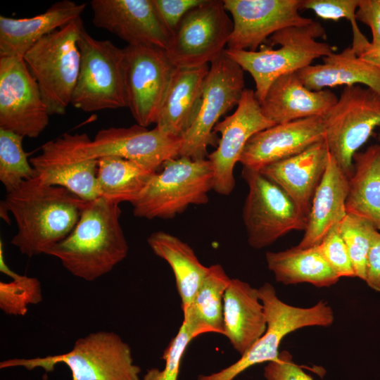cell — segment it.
Here are the masks:
<instances>
[{"label":"cell","instance_id":"obj_26","mask_svg":"<svg viewBox=\"0 0 380 380\" xmlns=\"http://www.w3.org/2000/svg\"><path fill=\"white\" fill-rule=\"evenodd\" d=\"M208 65L176 68L161 107L156 127L164 133L182 137L200 109Z\"/></svg>","mask_w":380,"mask_h":380},{"label":"cell","instance_id":"obj_1","mask_svg":"<svg viewBox=\"0 0 380 380\" xmlns=\"http://www.w3.org/2000/svg\"><path fill=\"white\" fill-rule=\"evenodd\" d=\"M87 201L68 189L37 177L7 193L1 210L9 211L18 231L11 243L28 257L46 254L77 224Z\"/></svg>","mask_w":380,"mask_h":380},{"label":"cell","instance_id":"obj_16","mask_svg":"<svg viewBox=\"0 0 380 380\" xmlns=\"http://www.w3.org/2000/svg\"><path fill=\"white\" fill-rule=\"evenodd\" d=\"M262 113L255 91L245 89L235 111L214 127L221 135L217 148L208 156L214 174L213 190L229 195L236 184L234 169L248 140L256 133L274 125Z\"/></svg>","mask_w":380,"mask_h":380},{"label":"cell","instance_id":"obj_6","mask_svg":"<svg viewBox=\"0 0 380 380\" xmlns=\"http://www.w3.org/2000/svg\"><path fill=\"white\" fill-rule=\"evenodd\" d=\"M155 172L139 198L132 203L134 216L170 219L191 205L208 202L214 174L208 159L172 158Z\"/></svg>","mask_w":380,"mask_h":380},{"label":"cell","instance_id":"obj_32","mask_svg":"<svg viewBox=\"0 0 380 380\" xmlns=\"http://www.w3.org/2000/svg\"><path fill=\"white\" fill-rule=\"evenodd\" d=\"M155 172L134 161L117 156L98 160L99 197L118 203L137 201Z\"/></svg>","mask_w":380,"mask_h":380},{"label":"cell","instance_id":"obj_33","mask_svg":"<svg viewBox=\"0 0 380 380\" xmlns=\"http://www.w3.org/2000/svg\"><path fill=\"white\" fill-rule=\"evenodd\" d=\"M0 270L11 277L9 282L0 281V308L8 315L25 316L29 305L40 303L42 291L40 281L34 277L20 275L6 264L2 241L0 243Z\"/></svg>","mask_w":380,"mask_h":380},{"label":"cell","instance_id":"obj_18","mask_svg":"<svg viewBox=\"0 0 380 380\" xmlns=\"http://www.w3.org/2000/svg\"><path fill=\"white\" fill-rule=\"evenodd\" d=\"M92 23L127 43L167 48L171 34L153 0H92Z\"/></svg>","mask_w":380,"mask_h":380},{"label":"cell","instance_id":"obj_40","mask_svg":"<svg viewBox=\"0 0 380 380\" xmlns=\"http://www.w3.org/2000/svg\"><path fill=\"white\" fill-rule=\"evenodd\" d=\"M204 0H153L155 6L171 37L183 17Z\"/></svg>","mask_w":380,"mask_h":380},{"label":"cell","instance_id":"obj_23","mask_svg":"<svg viewBox=\"0 0 380 380\" xmlns=\"http://www.w3.org/2000/svg\"><path fill=\"white\" fill-rule=\"evenodd\" d=\"M224 336L241 355L264 334L267 319L258 289L232 279L224 295Z\"/></svg>","mask_w":380,"mask_h":380},{"label":"cell","instance_id":"obj_37","mask_svg":"<svg viewBox=\"0 0 380 380\" xmlns=\"http://www.w3.org/2000/svg\"><path fill=\"white\" fill-rule=\"evenodd\" d=\"M196 337L194 330L183 321L177 334L163 352V369H148L142 380H178L182 357L190 342Z\"/></svg>","mask_w":380,"mask_h":380},{"label":"cell","instance_id":"obj_10","mask_svg":"<svg viewBox=\"0 0 380 380\" xmlns=\"http://www.w3.org/2000/svg\"><path fill=\"white\" fill-rule=\"evenodd\" d=\"M323 122L329 151L350 178L354 155L380 127V94L362 85L345 86Z\"/></svg>","mask_w":380,"mask_h":380},{"label":"cell","instance_id":"obj_15","mask_svg":"<svg viewBox=\"0 0 380 380\" xmlns=\"http://www.w3.org/2000/svg\"><path fill=\"white\" fill-rule=\"evenodd\" d=\"M50 116L23 58L0 57V129L37 138Z\"/></svg>","mask_w":380,"mask_h":380},{"label":"cell","instance_id":"obj_4","mask_svg":"<svg viewBox=\"0 0 380 380\" xmlns=\"http://www.w3.org/2000/svg\"><path fill=\"white\" fill-rule=\"evenodd\" d=\"M65 364L71 380H141L140 367L134 363L131 348L113 331L91 332L78 338L65 353L31 359H10L0 368L23 367L28 370L42 368L51 372Z\"/></svg>","mask_w":380,"mask_h":380},{"label":"cell","instance_id":"obj_25","mask_svg":"<svg viewBox=\"0 0 380 380\" xmlns=\"http://www.w3.org/2000/svg\"><path fill=\"white\" fill-rule=\"evenodd\" d=\"M349 177L329 153L322 179L312 199L308 224L298 248L318 246L327 233L342 221Z\"/></svg>","mask_w":380,"mask_h":380},{"label":"cell","instance_id":"obj_12","mask_svg":"<svg viewBox=\"0 0 380 380\" xmlns=\"http://www.w3.org/2000/svg\"><path fill=\"white\" fill-rule=\"evenodd\" d=\"M245 89L243 70L223 52L210 63L199 111L182 137L179 157L205 159L208 146L218 144L214 127L222 115L237 106Z\"/></svg>","mask_w":380,"mask_h":380},{"label":"cell","instance_id":"obj_20","mask_svg":"<svg viewBox=\"0 0 380 380\" xmlns=\"http://www.w3.org/2000/svg\"><path fill=\"white\" fill-rule=\"evenodd\" d=\"M29 160L43 183L64 187L86 201L99 197L98 160L80 157L63 135L46 142Z\"/></svg>","mask_w":380,"mask_h":380},{"label":"cell","instance_id":"obj_13","mask_svg":"<svg viewBox=\"0 0 380 380\" xmlns=\"http://www.w3.org/2000/svg\"><path fill=\"white\" fill-rule=\"evenodd\" d=\"M233 30L222 0H204L190 10L172 34L166 53L177 68L208 65L225 50Z\"/></svg>","mask_w":380,"mask_h":380},{"label":"cell","instance_id":"obj_11","mask_svg":"<svg viewBox=\"0 0 380 380\" xmlns=\"http://www.w3.org/2000/svg\"><path fill=\"white\" fill-rule=\"evenodd\" d=\"M248 186L242 217L249 245L269 246L292 231H305L308 217L291 197L260 171L243 167Z\"/></svg>","mask_w":380,"mask_h":380},{"label":"cell","instance_id":"obj_17","mask_svg":"<svg viewBox=\"0 0 380 380\" xmlns=\"http://www.w3.org/2000/svg\"><path fill=\"white\" fill-rule=\"evenodd\" d=\"M223 2L233 22L227 48L229 49L255 51L274 33L314 21L300 14L302 0H223Z\"/></svg>","mask_w":380,"mask_h":380},{"label":"cell","instance_id":"obj_44","mask_svg":"<svg viewBox=\"0 0 380 380\" xmlns=\"http://www.w3.org/2000/svg\"><path fill=\"white\" fill-rule=\"evenodd\" d=\"M377 137H378L379 143L380 144V130H379V133H378Z\"/></svg>","mask_w":380,"mask_h":380},{"label":"cell","instance_id":"obj_27","mask_svg":"<svg viewBox=\"0 0 380 380\" xmlns=\"http://www.w3.org/2000/svg\"><path fill=\"white\" fill-rule=\"evenodd\" d=\"M322 59L323 63L310 65L296 72L309 89L363 85L380 94V68L362 60L351 46Z\"/></svg>","mask_w":380,"mask_h":380},{"label":"cell","instance_id":"obj_43","mask_svg":"<svg viewBox=\"0 0 380 380\" xmlns=\"http://www.w3.org/2000/svg\"><path fill=\"white\" fill-rule=\"evenodd\" d=\"M357 56L362 60L380 68V45L374 46L369 42Z\"/></svg>","mask_w":380,"mask_h":380},{"label":"cell","instance_id":"obj_7","mask_svg":"<svg viewBox=\"0 0 380 380\" xmlns=\"http://www.w3.org/2000/svg\"><path fill=\"white\" fill-rule=\"evenodd\" d=\"M258 289L267 319L265 332L234 363L210 374H200L197 380H233L252 366L277 360L281 342L289 334L303 327H329L334 321L333 310L326 301L310 308L296 307L279 299L270 283Z\"/></svg>","mask_w":380,"mask_h":380},{"label":"cell","instance_id":"obj_24","mask_svg":"<svg viewBox=\"0 0 380 380\" xmlns=\"http://www.w3.org/2000/svg\"><path fill=\"white\" fill-rule=\"evenodd\" d=\"M86 4L62 0L31 18L0 15V57H23L38 41L81 17Z\"/></svg>","mask_w":380,"mask_h":380},{"label":"cell","instance_id":"obj_28","mask_svg":"<svg viewBox=\"0 0 380 380\" xmlns=\"http://www.w3.org/2000/svg\"><path fill=\"white\" fill-rule=\"evenodd\" d=\"M353 163L346 213L367 220L380 231V144L357 152Z\"/></svg>","mask_w":380,"mask_h":380},{"label":"cell","instance_id":"obj_19","mask_svg":"<svg viewBox=\"0 0 380 380\" xmlns=\"http://www.w3.org/2000/svg\"><path fill=\"white\" fill-rule=\"evenodd\" d=\"M324 139L323 118L317 116L276 124L254 134L239 159L243 167L260 170L298 154Z\"/></svg>","mask_w":380,"mask_h":380},{"label":"cell","instance_id":"obj_9","mask_svg":"<svg viewBox=\"0 0 380 380\" xmlns=\"http://www.w3.org/2000/svg\"><path fill=\"white\" fill-rule=\"evenodd\" d=\"M80 156L99 160L117 156L137 163L156 172L167 160L179 157L182 138L168 135L155 127L148 130L137 124L99 130L91 140L86 133H64Z\"/></svg>","mask_w":380,"mask_h":380},{"label":"cell","instance_id":"obj_42","mask_svg":"<svg viewBox=\"0 0 380 380\" xmlns=\"http://www.w3.org/2000/svg\"><path fill=\"white\" fill-rule=\"evenodd\" d=\"M364 281L371 289L380 292V231L369 251Z\"/></svg>","mask_w":380,"mask_h":380},{"label":"cell","instance_id":"obj_34","mask_svg":"<svg viewBox=\"0 0 380 380\" xmlns=\"http://www.w3.org/2000/svg\"><path fill=\"white\" fill-rule=\"evenodd\" d=\"M23 137L0 129V181L7 193L37 177L23 148Z\"/></svg>","mask_w":380,"mask_h":380},{"label":"cell","instance_id":"obj_41","mask_svg":"<svg viewBox=\"0 0 380 380\" xmlns=\"http://www.w3.org/2000/svg\"><path fill=\"white\" fill-rule=\"evenodd\" d=\"M356 20L371 29L374 46L380 45V0H360L355 13Z\"/></svg>","mask_w":380,"mask_h":380},{"label":"cell","instance_id":"obj_30","mask_svg":"<svg viewBox=\"0 0 380 380\" xmlns=\"http://www.w3.org/2000/svg\"><path fill=\"white\" fill-rule=\"evenodd\" d=\"M268 269L277 282L285 285L308 283L318 288L330 287L340 277L320 254L318 246L298 248L265 255Z\"/></svg>","mask_w":380,"mask_h":380},{"label":"cell","instance_id":"obj_14","mask_svg":"<svg viewBox=\"0 0 380 380\" xmlns=\"http://www.w3.org/2000/svg\"><path fill=\"white\" fill-rule=\"evenodd\" d=\"M125 53L127 107L137 124H156L176 67L166 51L151 45H127Z\"/></svg>","mask_w":380,"mask_h":380},{"label":"cell","instance_id":"obj_35","mask_svg":"<svg viewBox=\"0 0 380 380\" xmlns=\"http://www.w3.org/2000/svg\"><path fill=\"white\" fill-rule=\"evenodd\" d=\"M338 231L348 251L355 277L364 281L369 251L379 231L367 220L350 214H346L339 223Z\"/></svg>","mask_w":380,"mask_h":380},{"label":"cell","instance_id":"obj_8","mask_svg":"<svg viewBox=\"0 0 380 380\" xmlns=\"http://www.w3.org/2000/svg\"><path fill=\"white\" fill-rule=\"evenodd\" d=\"M77 44L80 70L70 104L84 112L127 107L124 49L94 38L84 27Z\"/></svg>","mask_w":380,"mask_h":380},{"label":"cell","instance_id":"obj_3","mask_svg":"<svg viewBox=\"0 0 380 380\" xmlns=\"http://www.w3.org/2000/svg\"><path fill=\"white\" fill-rule=\"evenodd\" d=\"M325 37L324 28L314 20L274 33L269 38V45L263 44L255 51L225 49L224 52L252 76L255 94L260 103L277 78L296 72L311 65L315 59L334 53L331 45L317 40Z\"/></svg>","mask_w":380,"mask_h":380},{"label":"cell","instance_id":"obj_38","mask_svg":"<svg viewBox=\"0 0 380 380\" xmlns=\"http://www.w3.org/2000/svg\"><path fill=\"white\" fill-rule=\"evenodd\" d=\"M317 246L324 260L340 278L355 277L348 251L338 231V225L331 228Z\"/></svg>","mask_w":380,"mask_h":380},{"label":"cell","instance_id":"obj_36","mask_svg":"<svg viewBox=\"0 0 380 380\" xmlns=\"http://www.w3.org/2000/svg\"><path fill=\"white\" fill-rule=\"evenodd\" d=\"M360 0H302L301 10L312 11L318 17L324 20L337 21L348 20L353 30L351 48L358 54L369 42L360 32L356 20V11Z\"/></svg>","mask_w":380,"mask_h":380},{"label":"cell","instance_id":"obj_22","mask_svg":"<svg viewBox=\"0 0 380 380\" xmlns=\"http://www.w3.org/2000/svg\"><path fill=\"white\" fill-rule=\"evenodd\" d=\"M337 100L336 94L328 89H309L297 72H292L277 78L260 103L269 120L281 124L311 117L323 118Z\"/></svg>","mask_w":380,"mask_h":380},{"label":"cell","instance_id":"obj_5","mask_svg":"<svg viewBox=\"0 0 380 380\" xmlns=\"http://www.w3.org/2000/svg\"><path fill=\"white\" fill-rule=\"evenodd\" d=\"M83 27L80 17L44 37L23 57L50 115L65 114L70 104L79 75L77 42Z\"/></svg>","mask_w":380,"mask_h":380},{"label":"cell","instance_id":"obj_39","mask_svg":"<svg viewBox=\"0 0 380 380\" xmlns=\"http://www.w3.org/2000/svg\"><path fill=\"white\" fill-rule=\"evenodd\" d=\"M263 376L266 380H313L293 361L287 350L280 352L277 360L267 362Z\"/></svg>","mask_w":380,"mask_h":380},{"label":"cell","instance_id":"obj_2","mask_svg":"<svg viewBox=\"0 0 380 380\" xmlns=\"http://www.w3.org/2000/svg\"><path fill=\"white\" fill-rule=\"evenodd\" d=\"M119 203L99 197L87 201L70 234L46 255L58 258L73 276L92 281L110 272L128 253Z\"/></svg>","mask_w":380,"mask_h":380},{"label":"cell","instance_id":"obj_21","mask_svg":"<svg viewBox=\"0 0 380 380\" xmlns=\"http://www.w3.org/2000/svg\"><path fill=\"white\" fill-rule=\"evenodd\" d=\"M329 151L322 140L303 152L259 170L281 187L308 217L316 190L324 175Z\"/></svg>","mask_w":380,"mask_h":380},{"label":"cell","instance_id":"obj_29","mask_svg":"<svg viewBox=\"0 0 380 380\" xmlns=\"http://www.w3.org/2000/svg\"><path fill=\"white\" fill-rule=\"evenodd\" d=\"M147 243L154 254L171 267L184 312L192 302L209 267L198 260L189 244L167 232L157 231L152 233L148 237Z\"/></svg>","mask_w":380,"mask_h":380},{"label":"cell","instance_id":"obj_31","mask_svg":"<svg viewBox=\"0 0 380 380\" xmlns=\"http://www.w3.org/2000/svg\"><path fill=\"white\" fill-rule=\"evenodd\" d=\"M184 319L198 336L205 333L224 335V295L231 279L220 264L210 265Z\"/></svg>","mask_w":380,"mask_h":380}]
</instances>
